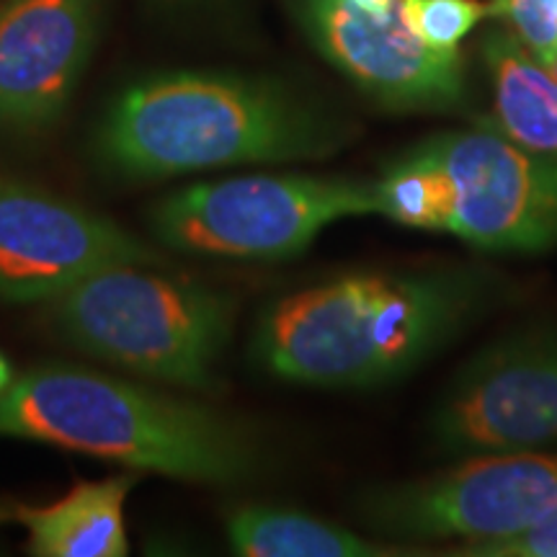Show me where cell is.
<instances>
[{"instance_id": "6da1fadb", "label": "cell", "mask_w": 557, "mask_h": 557, "mask_svg": "<svg viewBox=\"0 0 557 557\" xmlns=\"http://www.w3.org/2000/svg\"><path fill=\"white\" fill-rule=\"evenodd\" d=\"M496 278L480 267H426L315 284L263 312L256 357L271 374L297 385H393L491 308Z\"/></svg>"}, {"instance_id": "7a4b0ae2", "label": "cell", "mask_w": 557, "mask_h": 557, "mask_svg": "<svg viewBox=\"0 0 557 557\" xmlns=\"http://www.w3.org/2000/svg\"><path fill=\"white\" fill-rule=\"evenodd\" d=\"M346 139L344 124L282 83L173 70L116 96L96 132V156L116 176L158 181L227 165L320 160Z\"/></svg>"}, {"instance_id": "3957f363", "label": "cell", "mask_w": 557, "mask_h": 557, "mask_svg": "<svg viewBox=\"0 0 557 557\" xmlns=\"http://www.w3.org/2000/svg\"><path fill=\"white\" fill-rule=\"evenodd\" d=\"M0 436L205 485L243 483L263 465L253 436L218 410L65 364L34 367L13 380L0 395Z\"/></svg>"}, {"instance_id": "277c9868", "label": "cell", "mask_w": 557, "mask_h": 557, "mask_svg": "<svg viewBox=\"0 0 557 557\" xmlns=\"http://www.w3.org/2000/svg\"><path fill=\"white\" fill-rule=\"evenodd\" d=\"M374 194L377 218L487 253L557 248V156L521 148L483 120L389 156Z\"/></svg>"}, {"instance_id": "5b68a950", "label": "cell", "mask_w": 557, "mask_h": 557, "mask_svg": "<svg viewBox=\"0 0 557 557\" xmlns=\"http://www.w3.org/2000/svg\"><path fill=\"white\" fill-rule=\"evenodd\" d=\"M62 338L143 377L205 389L225 351L235 302L148 267H111L52 299Z\"/></svg>"}, {"instance_id": "8992f818", "label": "cell", "mask_w": 557, "mask_h": 557, "mask_svg": "<svg viewBox=\"0 0 557 557\" xmlns=\"http://www.w3.org/2000/svg\"><path fill=\"white\" fill-rule=\"evenodd\" d=\"M377 214L374 178L315 173H253L199 181L152 209L165 246L240 261H289L325 227Z\"/></svg>"}, {"instance_id": "52a82bcc", "label": "cell", "mask_w": 557, "mask_h": 557, "mask_svg": "<svg viewBox=\"0 0 557 557\" xmlns=\"http://www.w3.org/2000/svg\"><path fill=\"white\" fill-rule=\"evenodd\" d=\"M557 511V451L468 457L426 478L372 487L361 521L382 540H500Z\"/></svg>"}, {"instance_id": "ba28073f", "label": "cell", "mask_w": 557, "mask_h": 557, "mask_svg": "<svg viewBox=\"0 0 557 557\" xmlns=\"http://www.w3.org/2000/svg\"><path fill=\"white\" fill-rule=\"evenodd\" d=\"M451 459L557 444V325H529L480 348L442 389L426 421Z\"/></svg>"}, {"instance_id": "9c48e42d", "label": "cell", "mask_w": 557, "mask_h": 557, "mask_svg": "<svg viewBox=\"0 0 557 557\" xmlns=\"http://www.w3.org/2000/svg\"><path fill=\"white\" fill-rule=\"evenodd\" d=\"M148 243L58 194L0 176V299H54L111 267H160Z\"/></svg>"}, {"instance_id": "30bf717a", "label": "cell", "mask_w": 557, "mask_h": 557, "mask_svg": "<svg viewBox=\"0 0 557 557\" xmlns=\"http://www.w3.org/2000/svg\"><path fill=\"white\" fill-rule=\"evenodd\" d=\"M312 47L389 111H449L468 96L459 50L438 52L403 24L398 5L369 13L351 0H287Z\"/></svg>"}, {"instance_id": "8fae6325", "label": "cell", "mask_w": 557, "mask_h": 557, "mask_svg": "<svg viewBox=\"0 0 557 557\" xmlns=\"http://www.w3.org/2000/svg\"><path fill=\"white\" fill-rule=\"evenodd\" d=\"M101 11L103 0H0V129L37 135L62 120Z\"/></svg>"}, {"instance_id": "7c38bea8", "label": "cell", "mask_w": 557, "mask_h": 557, "mask_svg": "<svg viewBox=\"0 0 557 557\" xmlns=\"http://www.w3.org/2000/svg\"><path fill=\"white\" fill-rule=\"evenodd\" d=\"M132 485V475L83 480L54 504H16V521L29 532V553L39 557L127 555L124 500Z\"/></svg>"}, {"instance_id": "4fadbf2b", "label": "cell", "mask_w": 557, "mask_h": 557, "mask_svg": "<svg viewBox=\"0 0 557 557\" xmlns=\"http://www.w3.org/2000/svg\"><path fill=\"white\" fill-rule=\"evenodd\" d=\"M480 58L491 78L493 116L500 135L534 152L557 156V81L508 26L487 29Z\"/></svg>"}, {"instance_id": "5bb4252c", "label": "cell", "mask_w": 557, "mask_h": 557, "mask_svg": "<svg viewBox=\"0 0 557 557\" xmlns=\"http://www.w3.org/2000/svg\"><path fill=\"white\" fill-rule=\"evenodd\" d=\"M235 555L246 557H395L410 555L395 542L369 540L310 513L246 504L225 519Z\"/></svg>"}, {"instance_id": "9a60e30c", "label": "cell", "mask_w": 557, "mask_h": 557, "mask_svg": "<svg viewBox=\"0 0 557 557\" xmlns=\"http://www.w3.org/2000/svg\"><path fill=\"white\" fill-rule=\"evenodd\" d=\"M403 24L423 45L438 52H455L468 37L493 16L485 0H398Z\"/></svg>"}, {"instance_id": "2e32d148", "label": "cell", "mask_w": 557, "mask_h": 557, "mask_svg": "<svg viewBox=\"0 0 557 557\" xmlns=\"http://www.w3.org/2000/svg\"><path fill=\"white\" fill-rule=\"evenodd\" d=\"M487 3L493 16L504 21L537 60L557 47V0H487Z\"/></svg>"}, {"instance_id": "e0dca14e", "label": "cell", "mask_w": 557, "mask_h": 557, "mask_svg": "<svg viewBox=\"0 0 557 557\" xmlns=\"http://www.w3.org/2000/svg\"><path fill=\"white\" fill-rule=\"evenodd\" d=\"M457 555L470 557H557V511L540 524L500 540L459 542Z\"/></svg>"}, {"instance_id": "ac0fdd59", "label": "cell", "mask_w": 557, "mask_h": 557, "mask_svg": "<svg viewBox=\"0 0 557 557\" xmlns=\"http://www.w3.org/2000/svg\"><path fill=\"white\" fill-rule=\"evenodd\" d=\"M351 3H357L359 9H364L369 13H387L389 9L398 5V0H351Z\"/></svg>"}, {"instance_id": "d6986e66", "label": "cell", "mask_w": 557, "mask_h": 557, "mask_svg": "<svg viewBox=\"0 0 557 557\" xmlns=\"http://www.w3.org/2000/svg\"><path fill=\"white\" fill-rule=\"evenodd\" d=\"M13 367H11V361L3 357V354H0V395L5 393V389H9L11 385H13Z\"/></svg>"}, {"instance_id": "ffe728a7", "label": "cell", "mask_w": 557, "mask_h": 557, "mask_svg": "<svg viewBox=\"0 0 557 557\" xmlns=\"http://www.w3.org/2000/svg\"><path fill=\"white\" fill-rule=\"evenodd\" d=\"M9 521H16V504L0 500V524H9Z\"/></svg>"}, {"instance_id": "44dd1931", "label": "cell", "mask_w": 557, "mask_h": 557, "mask_svg": "<svg viewBox=\"0 0 557 557\" xmlns=\"http://www.w3.org/2000/svg\"><path fill=\"white\" fill-rule=\"evenodd\" d=\"M540 62H542V65H545V70H547V73H549V75H553V78L557 81V47H555V50H553V52H547V54H545V58H540Z\"/></svg>"}]
</instances>
